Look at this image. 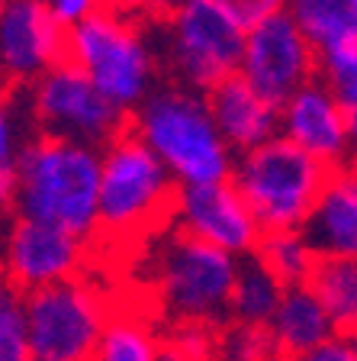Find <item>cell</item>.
<instances>
[{
    "mask_svg": "<svg viewBox=\"0 0 357 361\" xmlns=\"http://www.w3.org/2000/svg\"><path fill=\"white\" fill-rule=\"evenodd\" d=\"M68 61L77 65L116 110L132 116L158 87V49L142 13L104 7L68 32Z\"/></svg>",
    "mask_w": 357,
    "mask_h": 361,
    "instance_id": "cell-3",
    "label": "cell"
},
{
    "mask_svg": "<svg viewBox=\"0 0 357 361\" xmlns=\"http://www.w3.org/2000/svg\"><path fill=\"white\" fill-rule=\"evenodd\" d=\"M113 307L87 278L26 293L30 361H94Z\"/></svg>",
    "mask_w": 357,
    "mask_h": 361,
    "instance_id": "cell-8",
    "label": "cell"
},
{
    "mask_svg": "<svg viewBox=\"0 0 357 361\" xmlns=\"http://www.w3.org/2000/svg\"><path fill=\"white\" fill-rule=\"evenodd\" d=\"M319 78L332 87L335 100L342 104L351 139H354V149H357V42L338 45L332 52H322Z\"/></svg>",
    "mask_w": 357,
    "mask_h": 361,
    "instance_id": "cell-23",
    "label": "cell"
},
{
    "mask_svg": "<svg viewBox=\"0 0 357 361\" xmlns=\"http://www.w3.org/2000/svg\"><path fill=\"white\" fill-rule=\"evenodd\" d=\"M104 4L123 13H145V0H104Z\"/></svg>",
    "mask_w": 357,
    "mask_h": 361,
    "instance_id": "cell-32",
    "label": "cell"
},
{
    "mask_svg": "<svg viewBox=\"0 0 357 361\" xmlns=\"http://www.w3.org/2000/svg\"><path fill=\"white\" fill-rule=\"evenodd\" d=\"M254 258H258L283 287L309 284L315 264H319V255H315V248L309 245L303 229H296V233H264Z\"/></svg>",
    "mask_w": 357,
    "mask_h": 361,
    "instance_id": "cell-22",
    "label": "cell"
},
{
    "mask_svg": "<svg viewBox=\"0 0 357 361\" xmlns=\"http://www.w3.org/2000/svg\"><path fill=\"white\" fill-rule=\"evenodd\" d=\"M132 129L155 152L177 188H203L232 180L235 152L223 139L206 94L180 84H158L151 97L132 113Z\"/></svg>",
    "mask_w": 357,
    "mask_h": 361,
    "instance_id": "cell-2",
    "label": "cell"
},
{
    "mask_svg": "<svg viewBox=\"0 0 357 361\" xmlns=\"http://www.w3.org/2000/svg\"><path fill=\"white\" fill-rule=\"evenodd\" d=\"M268 336L280 361H296L342 332L335 329L332 316L325 313L319 297L309 290V284H303L283 290V300L268 326Z\"/></svg>",
    "mask_w": 357,
    "mask_h": 361,
    "instance_id": "cell-17",
    "label": "cell"
},
{
    "mask_svg": "<svg viewBox=\"0 0 357 361\" xmlns=\"http://www.w3.org/2000/svg\"><path fill=\"white\" fill-rule=\"evenodd\" d=\"M287 13L319 55L357 42V0H290Z\"/></svg>",
    "mask_w": 357,
    "mask_h": 361,
    "instance_id": "cell-18",
    "label": "cell"
},
{
    "mask_svg": "<svg viewBox=\"0 0 357 361\" xmlns=\"http://www.w3.org/2000/svg\"><path fill=\"white\" fill-rule=\"evenodd\" d=\"M158 361H213V358H206V355H200V352H190V348H187L184 342H177L174 336H164Z\"/></svg>",
    "mask_w": 357,
    "mask_h": 361,
    "instance_id": "cell-30",
    "label": "cell"
},
{
    "mask_svg": "<svg viewBox=\"0 0 357 361\" xmlns=\"http://www.w3.org/2000/svg\"><path fill=\"white\" fill-rule=\"evenodd\" d=\"M187 0H145V13L149 16H168V13H174L177 7H184Z\"/></svg>",
    "mask_w": 357,
    "mask_h": 361,
    "instance_id": "cell-31",
    "label": "cell"
},
{
    "mask_svg": "<svg viewBox=\"0 0 357 361\" xmlns=\"http://www.w3.org/2000/svg\"><path fill=\"white\" fill-rule=\"evenodd\" d=\"M23 135L13 113L7 87L0 84V213L16 207V188H20V155H23Z\"/></svg>",
    "mask_w": 357,
    "mask_h": 361,
    "instance_id": "cell-24",
    "label": "cell"
},
{
    "mask_svg": "<svg viewBox=\"0 0 357 361\" xmlns=\"http://www.w3.org/2000/svg\"><path fill=\"white\" fill-rule=\"evenodd\" d=\"M206 100L219 133L235 155H245L280 135V106L261 97L245 78L235 75L223 81L209 90Z\"/></svg>",
    "mask_w": 357,
    "mask_h": 361,
    "instance_id": "cell-15",
    "label": "cell"
},
{
    "mask_svg": "<svg viewBox=\"0 0 357 361\" xmlns=\"http://www.w3.org/2000/svg\"><path fill=\"white\" fill-rule=\"evenodd\" d=\"M213 361H280L268 329L232 323L225 332H219V345Z\"/></svg>",
    "mask_w": 357,
    "mask_h": 361,
    "instance_id": "cell-26",
    "label": "cell"
},
{
    "mask_svg": "<svg viewBox=\"0 0 357 361\" xmlns=\"http://www.w3.org/2000/svg\"><path fill=\"white\" fill-rule=\"evenodd\" d=\"M177 180L132 129L104 149L97 235L126 242L174 219Z\"/></svg>",
    "mask_w": 357,
    "mask_h": 361,
    "instance_id": "cell-5",
    "label": "cell"
},
{
    "mask_svg": "<svg viewBox=\"0 0 357 361\" xmlns=\"http://www.w3.org/2000/svg\"><path fill=\"white\" fill-rule=\"evenodd\" d=\"M238 78H245L264 100L283 106L299 87L319 78V52L290 13H277L245 32Z\"/></svg>",
    "mask_w": 357,
    "mask_h": 361,
    "instance_id": "cell-11",
    "label": "cell"
},
{
    "mask_svg": "<svg viewBox=\"0 0 357 361\" xmlns=\"http://www.w3.org/2000/svg\"><path fill=\"white\" fill-rule=\"evenodd\" d=\"M242 258L184 233H171L155 252V293L174 323L219 329L232 319V290Z\"/></svg>",
    "mask_w": 357,
    "mask_h": 361,
    "instance_id": "cell-7",
    "label": "cell"
},
{
    "mask_svg": "<svg viewBox=\"0 0 357 361\" xmlns=\"http://www.w3.org/2000/svg\"><path fill=\"white\" fill-rule=\"evenodd\" d=\"M87 262L90 239H81L52 223L13 213L0 235V274L23 293L84 278Z\"/></svg>",
    "mask_w": 357,
    "mask_h": 361,
    "instance_id": "cell-10",
    "label": "cell"
},
{
    "mask_svg": "<svg viewBox=\"0 0 357 361\" xmlns=\"http://www.w3.org/2000/svg\"><path fill=\"white\" fill-rule=\"evenodd\" d=\"M0 361H30L26 293L10 281H0Z\"/></svg>",
    "mask_w": 357,
    "mask_h": 361,
    "instance_id": "cell-25",
    "label": "cell"
},
{
    "mask_svg": "<svg viewBox=\"0 0 357 361\" xmlns=\"http://www.w3.org/2000/svg\"><path fill=\"white\" fill-rule=\"evenodd\" d=\"M174 223L177 233L223 248L235 258H251L264 239V229L232 180L180 188L174 203Z\"/></svg>",
    "mask_w": 357,
    "mask_h": 361,
    "instance_id": "cell-12",
    "label": "cell"
},
{
    "mask_svg": "<svg viewBox=\"0 0 357 361\" xmlns=\"http://www.w3.org/2000/svg\"><path fill=\"white\" fill-rule=\"evenodd\" d=\"M7 4H10V0H0V13H4V10H7Z\"/></svg>",
    "mask_w": 357,
    "mask_h": 361,
    "instance_id": "cell-34",
    "label": "cell"
},
{
    "mask_svg": "<svg viewBox=\"0 0 357 361\" xmlns=\"http://www.w3.org/2000/svg\"><path fill=\"white\" fill-rule=\"evenodd\" d=\"M303 233L319 258H357V165L332 171Z\"/></svg>",
    "mask_w": 357,
    "mask_h": 361,
    "instance_id": "cell-16",
    "label": "cell"
},
{
    "mask_svg": "<svg viewBox=\"0 0 357 361\" xmlns=\"http://www.w3.org/2000/svg\"><path fill=\"white\" fill-rule=\"evenodd\" d=\"M216 4L232 20H238L245 30H251V26L270 20V16L287 13V4H290V0H216Z\"/></svg>",
    "mask_w": 357,
    "mask_h": 361,
    "instance_id": "cell-27",
    "label": "cell"
},
{
    "mask_svg": "<svg viewBox=\"0 0 357 361\" xmlns=\"http://www.w3.org/2000/svg\"><path fill=\"white\" fill-rule=\"evenodd\" d=\"M348 338H351V345H354V352H357V329H354V332H351V336H348Z\"/></svg>",
    "mask_w": 357,
    "mask_h": 361,
    "instance_id": "cell-33",
    "label": "cell"
},
{
    "mask_svg": "<svg viewBox=\"0 0 357 361\" xmlns=\"http://www.w3.org/2000/svg\"><path fill=\"white\" fill-rule=\"evenodd\" d=\"M45 7L52 10L55 20L71 32V30H77L81 23H87L90 16H97L106 4L104 0H45Z\"/></svg>",
    "mask_w": 357,
    "mask_h": 361,
    "instance_id": "cell-28",
    "label": "cell"
},
{
    "mask_svg": "<svg viewBox=\"0 0 357 361\" xmlns=\"http://www.w3.org/2000/svg\"><path fill=\"white\" fill-rule=\"evenodd\" d=\"M328 178L332 171L325 165L277 135L235 158L232 184L264 233H296L309 223Z\"/></svg>",
    "mask_w": 357,
    "mask_h": 361,
    "instance_id": "cell-6",
    "label": "cell"
},
{
    "mask_svg": "<svg viewBox=\"0 0 357 361\" xmlns=\"http://www.w3.org/2000/svg\"><path fill=\"white\" fill-rule=\"evenodd\" d=\"M100 174L104 149L58 135H32L20 155L13 213L94 239L100 226Z\"/></svg>",
    "mask_w": 357,
    "mask_h": 361,
    "instance_id": "cell-1",
    "label": "cell"
},
{
    "mask_svg": "<svg viewBox=\"0 0 357 361\" xmlns=\"http://www.w3.org/2000/svg\"><path fill=\"white\" fill-rule=\"evenodd\" d=\"M283 290H287V287L254 255L242 258L235 290H232V323L251 326V329H268L277 307H280V300H283Z\"/></svg>",
    "mask_w": 357,
    "mask_h": 361,
    "instance_id": "cell-20",
    "label": "cell"
},
{
    "mask_svg": "<svg viewBox=\"0 0 357 361\" xmlns=\"http://www.w3.org/2000/svg\"><path fill=\"white\" fill-rule=\"evenodd\" d=\"M309 290L322 300L342 336L357 329V258H319Z\"/></svg>",
    "mask_w": 357,
    "mask_h": 361,
    "instance_id": "cell-21",
    "label": "cell"
},
{
    "mask_svg": "<svg viewBox=\"0 0 357 361\" xmlns=\"http://www.w3.org/2000/svg\"><path fill=\"white\" fill-rule=\"evenodd\" d=\"M161 342L151 316L135 307H113L94 361H158Z\"/></svg>",
    "mask_w": 357,
    "mask_h": 361,
    "instance_id": "cell-19",
    "label": "cell"
},
{
    "mask_svg": "<svg viewBox=\"0 0 357 361\" xmlns=\"http://www.w3.org/2000/svg\"><path fill=\"white\" fill-rule=\"evenodd\" d=\"M26 110L39 135H58L106 149L126 133V113L116 110L77 65L61 61L26 87Z\"/></svg>",
    "mask_w": 357,
    "mask_h": 361,
    "instance_id": "cell-9",
    "label": "cell"
},
{
    "mask_svg": "<svg viewBox=\"0 0 357 361\" xmlns=\"http://www.w3.org/2000/svg\"><path fill=\"white\" fill-rule=\"evenodd\" d=\"M245 32V26L232 20L216 0H187L174 13L151 23L158 61L171 75V84L200 94L238 75Z\"/></svg>",
    "mask_w": 357,
    "mask_h": 361,
    "instance_id": "cell-4",
    "label": "cell"
},
{
    "mask_svg": "<svg viewBox=\"0 0 357 361\" xmlns=\"http://www.w3.org/2000/svg\"><path fill=\"white\" fill-rule=\"evenodd\" d=\"M68 61V30L45 0H10L0 13V84H26Z\"/></svg>",
    "mask_w": 357,
    "mask_h": 361,
    "instance_id": "cell-13",
    "label": "cell"
},
{
    "mask_svg": "<svg viewBox=\"0 0 357 361\" xmlns=\"http://www.w3.org/2000/svg\"><path fill=\"white\" fill-rule=\"evenodd\" d=\"M0 281H4V274H0Z\"/></svg>",
    "mask_w": 357,
    "mask_h": 361,
    "instance_id": "cell-35",
    "label": "cell"
},
{
    "mask_svg": "<svg viewBox=\"0 0 357 361\" xmlns=\"http://www.w3.org/2000/svg\"><path fill=\"white\" fill-rule=\"evenodd\" d=\"M280 135L309 158H315L319 165H325L328 171L348 168L357 152L342 104L322 78L299 87L280 106Z\"/></svg>",
    "mask_w": 357,
    "mask_h": 361,
    "instance_id": "cell-14",
    "label": "cell"
},
{
    "mask_svg": "<svg viewBox=\"0 0 357 361\" xmlns=\"http://www.w3.org/2000/svg\"><path fill=\"white\" fill-rule=\"evenodd\" d=\"M296 361H357V352L348 336H335V338H328L325 345L313 348L309 355H303Z\"/></svg>",
    "mask_w": 357,
    "mask_h": 361,
    "instance_id": "cell-29",
    "label": "cell"
}]
</instances>
